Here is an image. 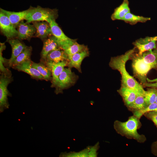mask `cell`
I'll return each instance as SVG.
<instances>
[{"label": "cell", "instance_id": "cb8c5ba5", "mask_svg": "<svg viewBox=\"0 0 157 157\" xmlns=\"http://www.w3.org/2000/svg\"><path fill=\"white\" fill-rule=\"evenodd\" d=\"M143 94L138 92L136 97L134 101L127 107L134 111L139 110L144 108L147 105L145 101Z\"/></svg>", "mask_w": 157, "mask_h": 157}, {"label": "cell", "instance_id": "ffe728a7", "mask_svg": "<svg viewBox=\"0 0 157 157\" xmlns=\"http://www.w3.org/2000/svg\"><path fill=\"white\" fill-rule=\"evenodd\" d=\"M128 1L124 0L122 3L115 9L111 16L113 20H122L125 15L130 12Z\"/></svg>", "mask_w": 157, "mask_h": 157}, {"label": "cell", "instance_id": "83f0119b", "mask_svg": "<svg viewBox=\"0 0 157 157\" xmlns=\"http://www.w3.org/2000/svg\"><path fill=\"white\" fill-rule=\"evenodd\" d=\"M151 111H157V103L155 102L149 105L143 109L134 111L133 115L140 119L145 113Z\"/></svg>", "mask_w": 157, "mask_h": 157}, {"label": "cell", "instance_id": "d4e9b609", "mask_svg": "<svg viewBox=\"0 0 157 157\" xmlns=\"http://www.w3.org/2000/svg\"><path fill=\"white\" fill-rule=\"evenodd\" d=\"M151 20V18L142 16L136 15L129 12L125 16L123 20L131 24H134L138 22H145Z\"/></svg>", "mask_w": 157, "mask_h": 157}, {"label": "cell", "instance_id": "603a6c76", "mask_svg": "<svg viewBox=\"0 0 157 157\" xmlns=\"http://www.w3.org/2000/svg\"><path fill=\"white\" fill-rule=\"evenodd\" d=\"M32 48L31 46L26 47L13 61L11 67L15 66L24 62L31 60V59Z\"/></svg>", "mask_w": 157, "mask_h": 157}, {"label": "cell", "instance_id": "4dcf8cb0", "mask_svg": "<svg viewBox=\"0 0 157 157\" xmlns=\"http://www.w3.org/2000/svg\"><path fill=\"white\" fill-rule=\"evenodd\" d=\"M147 82L144 85V86L146 87L157 88V78L152 80H151L147 78Z\"/></svg>", "mask_w": 157, "mask_h": 157}, {"label": "cell", "instance_id": "1f68e13d", "mask_svg": "<svg viewBox=\"0 0 157 157\" xmlns=\"http://www.w3.org/2000/svg\"><path fill=\"white\" fill-rule=\"evenodd\" d=\"M151 149L153 153L155 155L157 156V141L153 143Z\"/></svg>", "mask_w": 157, "mask_h": 157}, {"label": "cell", "instance_id": "5b68a950", "mask_svg": "<svg viewBox=\"0 0 157 157\" xmlns=\"http://www.w3.org/2000/svg\"><path fill=\"white\" fill-rule=\"evenodd\" d=\"M0 76V112L9 108L8 97L11 94L8 89V85L13 81L12 74L1 73Z\"/></svg>", "mask_w": 157, "mask_h": 157}, {"label": "cell", "instance_id": "7c38bea8", "mask_svg": "<svg viewBox=\"0 0 157 157\" xmlns=\"http://www.w3.org/2000/svg\"><path fill=\"white\" fill-rule=\"evenodd\" d=\"M32 22L36 29L35 37L44 40L48 36L52 35L50 25L49 22L45 21H35Z\"/></svg>", "mask_w": 157, "mask_h": 157}, {"label": "cell", "instance_id": "52a82bcc", "mask_svg": "<svg viewBox=\"0 0 157 157\" xmlns=\"http://www.w3.org/2000/svg\"><path fill=\"white\" fill-rule=\"evenodd\" d=\"M0 27L1 31L7 38V41L17 36L18 32L8 17L2 11L0 12Z\"/></svg>", "mask_w": 157, "mask_h": 157}, {"label": "cell", "instance_id": "44dd1931", "mask_svg": "<svg viewBox=\"0 0 157 157\" xmlns=\"http://www.w3.org/2000/svg\"><path fill=\"white\" fill-rule=\"evenodd\" d=\"M88 48L87 46L80 44L76 41L72 44L64 45L61 48L67 55L69 60L74 54L82 51Z\"/></svg>", "mask_w": 157, "mask_h": 157}, {"label": "cell", "instance_id": "7402d4cb", "mask_svg": "<svg viewBox=\"0 0 157 157\" xmlns=\"http://www.w3.org/2000/svg\"><path fill=\"white\" fill-rule=\"evenodd\" d=\"M32 66L38 70L43 77L44 80L51 81L52 79L51 72L50 69L44 62L40 61L35 63L32 61Z\"/></svg>", "mask_w": 157, "mask_h": 157}, {"label": "cell", "instance_id": "2e32d148", "mask_svg": "<svg viewBox=\"0 0 157 157\" xmlns=\"http://www.w3.org/2000/svg\"><path fill=\"white\" fill-rule=\"evenodd\" d=\"M64 61H69L68 57L65 51L60 48L49 52L44 62L58 63Z\"/></svg>", "mask_w": 157, "mask_h": 157}, {"label": "cell", "instance_id": "9c48e42d", "mask_svg": "<svg viewBox=\"0 0 157 157\" xmlns=\"http://www.w3.org/2000/svg\"><path fill=\"white\" fill-rule=\"evenodd\" d=\"M49 24L52 34L57 39L60 48L64 45L72 44L76 41V40L71 39L65 35L55 20L51 21Z\"/></svg>", "mask_w": 157, "mask_h": 157}, {"label": "cell", "instance_id": "d6986e66", "mask_svg": "<svg viewBox=\"0 0 157 157\" xmlns=\"http://www.w3.org/2000/svg\"><path fill=\"white\" fill-rule=\"evenodd\" d=\"M0 10L8 17L13 25L16 28L20 22L26 20L29 9L19 12L8 11L1 8Z\"/></svg>", "mask_w": 157, "mask_h": 157}, {"label": "cell", "instance_id": "4316f807", "mask_svg": "<svg viewBox=\"0 0 157 157\" xmlns=\"http://www.w3.org/2000/svg\"><path fill=\"white\" fill-rule=\"evenodd\" d=\"M6 46L4 43L0 42V70L1 73L10 74L11 73V71L7 67H5L4 64L7 63L8 60L3 58L2 56V51L5 49Z\"/></svg>", "mask_w": 157, "mask_h": 157}, {"label": "cell", "instance_id": "7a4b0ae2", "mask_svg": "<svg viewBox=\"0 0 157 157\" xmlns=\"http://www.w3.org/2000/svg\"><path fill=\"white\" fill-rule=\"evenodd\" d=\"M135 47L124 54L111 57L109 65L112 69L118 71L121 76V85L127 86L143 94L145 91L142 86L127 72L126 63L134 53Z\"/></svg>", "mask_w": 157, "mask_h": 157}, {"label": "cell", "instance_id": "6da1fadb", "mask_svg": "<svg viewBox=\"0 0 157 157\" xmlns=\"http://www.w3.org/2000/svg\"><path fill=\"white\" fill-rule=\"evenodd\" d=\"M131 58L133 75L144 85L147 82L149 72L152 69L157 68V41L154 49L142 54L133 53Z\"/></svg>", "mask_w": 157, "mask_h": 157}, {"label": "cell", "instance_id": "ac0fdd59", "mask_svg": "<svg viewBox=\"0 0 157 157\" xmlns=\"http://www.w3.org/2000/svg\"><path fill=\"white\" fill-rule=\"evenodd\" d=\"M133 44L138 49V53L142 54L144 52L155 49L157 46V41H149L145 38L137 40L133 43Z\"/></svg>", "mask_w": 157, "mask_h": 157}, {"label": "cell", "instance_id": "8992f818", "mask_svg": "<svg viewBox=\"0 0 157 157\" xmlns=\"http://www.w3.org/2000/svg\"><path fill=\"white\" fill-rule=\"evenodd\" d=\"M78 79V76L72 72L71 68H65L59 75L58 82L55 88L56 94L62 93L63 91L74 85Z\"/></svg>", "mask_w": 157, "mask_h": 157}, {"label": "cell", "instance_id": "3957f363", "mask_svg": "<svg viewBox=\"0 0 157 157\" xmlns=\"http://www.w3.org/2000/svg\"><path fill=\"white\" fill-rule=\"evenodd\" d=\"M139 119L133 115L124 122L115 121L114 124L116 132L121 135L129 139H133L139 142H143L146 140L145 137L139 134L137 131L140 123Z\"/></svg>", "mask_w": 157, "mask_h": 157}, {"label": "cell", "instance_id": "30bf717a", "mask_svg": "<svg viewBox=\"0 0 157 157\" xmlns=\"http://www.w3.org/2000/svg\"><path fill=\"white\" fill-rule=\"evenodd\" d=\"M68 61H64L58 63L44 62L50 69L52 74L51 87L55 88L58 83L59 75L65 68L67 66Z\"/></svg>", "mask_w": 157, "mask_h": 157}, {"label": "cell", "instance_id": "f1b7e54d", "mask_svg": "<svg viewBox=\"0 0 157 157\" xmlns=\"http://www.w3.org/2000/svg\"><path fill=\"white\" fill-rule=\"evenodd\" d=\"M91 147H87L78 152H71L69 153H62L60 157H90Z\"/></svg>", "mask_w": 157, "mask_h": 157}, {"label": "cell", "instance_id": "9a60e30c", "mask_svg": "<svg viewBox=\"0 0 157 157\" xmlns=\"http://www.w3.org/2000/svg\"><path fill=\"white\" fill-rule=\"evenodd\" d=\"M89 55L88 48L73 55L69 59L67 67L71 68H74L81 73V64L83 60Z\"/></svg>", "mask_w": 157, "mask_h": 157}, {"label": "cell", "instance_id": "ba28073f", "mask_svg": "<svg viewBox=\"0 0 157 157\" xmlns=\"http://www.w3.org/2000/svg\"><path fill=\"white\" fill-rule=\"evenodd\" d=\"M17 27L18 32L17 37L19 40L29 41L36 32V29L33 24L24 22L23 20L20 22Z\"/></svg>", "mask_w": 157, "mask_h": 157}, {"label": "cell", "instance_id": "836d02e7", "mask_svg": "<svg viewBox=\"0 0 157 157\" xmlns=\"http://www.w3.org/2000/svg\"><path fill=\"white\" fill-rule=\"evenodd\" d=\"M155 102L157 103V92H156V95Z\"/></svg>", "mask_w": 157, "mask_h": 157}, {"label": "cell", "instance_id": "8fae6325", "mask_svg": "<svg viewBox=\"0 0 157 157\" xmlns=\"http://www.w3.org/2000/svg\"><path fill=\"white\" fill-rule=\"evenodd\" d=\"M32 62L31 60H28L12 68L19 71L25 72L29 75L32 78L37 80H44L43 77L40 72L32 66Z\"/></svg>", "mask_w": 157, "mask_h": 157}, {"label": "cell", "instance_id": "e0dca14e", "mask_svg": "<svg viewBox=\"0 0 157 157\" xmlns=\"http://www.w3.org/2000/svg\"><path fill=\"white\" fill-rule=\"evenodd\" d=\"M117 92L122 97L127 107L134 101L138 92L127 86L122 85L117 90Z\"/></svg>", "mask_w": 157, "mask_h": 157}, {"label": "cell", "instance_id": "5bb4252c", "mask_svg": "<svg viewBox=\"0 0 157 157\" xmlns=\"http://www.w3.org/2000/svg\"><path fill=\"white\" fill-rule=\"evenodd\" d=\"M7 41L11 47L12 52L11 57L8 60L7 65L9 67H11L14 59L28 46L18 39H12Z\"/></svg>", "mask_w": 157, "mask_h": 157}, {"label": "cell", "instance_id": "4fadbf2b", "mask_svg": "<svg viewBox=\"0 0 157 157\" xmlns=\"http://www.w3.org/2000/svg\"><path fill=\"white\" fill-rule=\"evenodd\" d=\"M43 41V48L40 55V61L43 62H44L46 57L49 52L61 48L57 39L53 35Z\"/></svg>", "mask_w": 157, "mask_h": 157}, {"label": "cell", "instance_id": "d6a6232c", "mask_svg": "<svg viewBox=\"0 0 157 157\" xmlns=\"http://www.w3.org/2000/svg\"><path fill=\"white\" fill-rule=\"evenodd\" d=\"M145 38L149 41H157V36L153 37H147Z\"/></svg>", "mask_w": 157, "mask_h": 157}, {"label": "cell", "instance_id": "f546056e", "mask_svg": "<svg viewBox=\"0 0 157 157\" xmlns=\"http://www.w3.org/2000/svg\"><path fill=\"white\" fill-rule=\"evenodd\" d=\"M145 116L151 120L157 127V111H151L145 113Z\"/></svg>", "mask_w": 157, "mask_h": 157}, {"label": "cell", "instance_id": "277c9868", "mask_svg": "<svg viewBox=\"0 0 157 157\" xmlns=\"http://www.w3.org/2000/svg\"><path fill=\"white\" fill-rule=\"evenodd\" d=\"M26 20L30 23L35 21H45L49 23L57 17V10L55 9L43 8L40 6L36 7L30 6Z\"/></svg>", "mask_w": 157, "mask_h": 157}, {"label": "cell", "instance_id": "484cf974", "mask_svg": "<svg viewBox=\"0 0 157 157\" xmlns=\"http://www.w3.org/2000/svg\"><path fill=\"white\" fill-rule=\"evenodd\" d=\"M157 91L156 88H148L147 90H145L143 94L147 106L155 102Z\"/></svg>", "mask_w": 157, "mask_h": 157}]
</instances>
